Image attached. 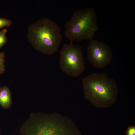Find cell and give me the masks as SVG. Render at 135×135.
Masks as SVG:
<instances>
[{
	"instance_id": "obj_12",
	"label": "cell",
	"mask_w": 135,
	"mask_h": 135,
	"mask_svg": "<svg viewBox=\"0 0 135 135\" xmlns=\"http://www.w3.org/2000/svg\"><path fill=\"white\" fill-rule=\"evenodd\" d=\"M1 87H0V88Z\"/></svg>"
},
{
	"instance_id": "obj_4",
	"label": "cell",
	"mask_w": 135,
	"mask_h": 135,
	"mask_svg": "<svg viewBox=\"0 0 135 135\" xmlns=\"http://www.w3.org/2000/svg\"><path fill=\"white\" fill-rule=\"evenodd\" d=\"M60 64L62 71L67 75L75 77L81 75L85 68L81 46L72 42L65 44L60 52Z\"/></svg>"
},
{
	"instance_id": "obj_2",
	"label": "cell",
	"mask_w": 135,
	"mask_h": 135,
	"mask_svg": "<svg viewBox=\"0 0 135 135\" xmlns=\"http://www.w3.org/2000/svg\"><path fill=\"white\" fill-rule=\"evenodd\" d=\"M59 25L49 18H42L29 26L28 40L36 50L50 55L57 50L62 39Z\"/></svg>"
},
{
	"instance_id": "obj_9",
	"label": "cell",
	"mask_w": 135,
	"mask_h": 135,
	"mask_svg": "<svg viewBox=\"0 0 135 135\" xmlns=\"http://www.w3.org/2000/svg\"><path fill=\"white\" fill-rule=\"evenodd\" d=\"M11 20L4 18H0V28L9 26L12 24Z\"/></svg>"
},
{
	"instance_id": "obj_1",
	"label": "cell",
	"mask_w": 135,
	"mask_h": 135,
	"mask_svg": "<svg viewBox=\"0 0 135 135\" xmlns=\"http://www.w3.org/2000/svg\"><path fill=\"white\" fill-rule=\"evenodd\" d=\"M84 98L97 108H107L116 102L118 89L115 80L105 73L94 72L82 80Z\"/></svg>"
},
{
	"instance_id": "obj_8",
	"label": "cell",
	"mask_w": 135,
	"mask_h": 135,
	"mask_svg": "<svg viewBox=\"0 0 135 135\" xmlns=\"http://www.w3.org/2000/svg\"><path fill=\"white\" fill-rule=\"evenodd\" d=\"M7 31V30L5 29L0 31V48L7 42L6 36Z\"/></svg>"
},
{
	"instance_id": "obj_7",
	"label": "cell",
	"mask_w": 135,
	"mask_h": 135,
	"mask_svg": "<svg viewBox=\"0 0 135 135\" xmlns=\"http://www.w3.org/2000/svg\"><path fill=\"white\" fill-rule=\"evenodd\" d=\"M5 53L4 52H0V75L4 73L6 68L5 65Z\"/></svg>"
},
{
	"instance_id": "obj_6",
	"label": "cell",
	"mask_w": 135,
	"mask_h": 135,
	"mask_svg": "<svg viewBox=\"0 0 135 135\" xmlns=\"http://www.w3.org/2000/svg\"><path fill=\"white\" fill-rule=\"evenodd\" d=\"M12 104L11 93L8 88L4 86L0 88V106L3 108L7 109Z\"/></svg>"
},
{
	"instance_id": "obj_10",
	"label": "cell",
	"mask_w": 135,
	"mask_h": 135,
	"mask_svg": "<svg viewBox=\"0 0 135 135\" xmlns=\"http://www.w3.org/2000/svg\"><path fill=\"white\" fill-rule=\"evenodd\" d=\"M126 134L127 135H135V127L134 126L129 127L127 129Z\"/></svg>"
},
{
	"instance_id": "obj_3",
	"label": "cell",
	"mask_w": 135,
	"mask_h": 135,
	"mask_svg": "<svg viewBox=\"0 0 135 135\" xmlns=\"http://www.w3.org/2000/svg\"><path fill=\"white\" fill-rule=\"evenodd\" d=\"M65 28V35L70 42L93 39L98 29L95 10L88 8L74 12Z\"/></svg>"
},
{
	"instance_id": "obj_5",
	"label": "cell",
	"mask_w": 135,
	"mask_h": 135,
	"mask_svg": "<svg viewBox=\"0 0 135 135\" xmlns=\"http://www.w3.org/2000/svg\"><path fill=\"white\" fill-rule=\"evenodd\" d=\"M87 53L88 59L96 68L106 67L110 64L113 58L112 51L108 45L93 39L89 43Z\"/></svg>"
},
{
	"instance_id": "obj_11",
	"label": "cell",
	"mask_w": 135,
	"mask_h": 135,
	"mask_svg": "<svg viewBox=\"0 0 135 135\" xmlns=\"http://www.w3.org/2000/svg\"><path fill=\"white\" fill-rule=\"evenodd\" d=\"M0 135H1V132H0Z\"/></svg>"
}]
</instances>
